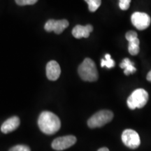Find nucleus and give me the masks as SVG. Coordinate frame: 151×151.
<instances>
[{
  "label": "nucleus",
  "instance_id": "1",
  "mask_svg": "<svg viewBox=\"0 0 151 151\" xmlns=\"http://www.w3.org/2000/svg\"><path fill=\"white\" fill-rule=\"evenodd\" d=\"M38 126L43 133L52 135L60 129L61 122L55 113L50 111H43L38 118Z\"/></svg>",
  "mask_w": 151,
  "mask_h": 151
},
{
  "label": "nucleus",
  "instance_id": "2",
  "mask_svg": "<svg viewBox=\"0 0 151 151\" xmlns=\"http://www.w3.org/2000/svg\"><path fill=\"white\" fill-rule=\"evenodd\" d=\"M78 74L82 80L94 82L98 79V71L94 61L90 58H86L79 66Z\"/></svg>",
  "mask_w": 151,
  "mask_h": 151
},
{
  "label": "nucleus",
  "instance_id": "3",
  "mask_svg": "<svg viewBox=\"0 0 151 151\" xmlns=\"http://www.w3.org/2000/svg\"><path fill=\"white\" fill-rule=\"evenodd\" d=\"M148 93L144 89L139 88L134 90L128 97L127 104L132 110L135 109H141L148 102Z\"/></svg>",
  "mask_w": 151,
  "mask_h": 151
},
{
  "label": "nucleus",
  "instance_id": "4",
  "mask_svg": "<svg viewBox=\"0 0 151 151\" xmlns=\"http://www.w3.org/2000/svg\"><path fill=\"white\" fill-rule=\"evenodd\" d=\"M113 113L109 110H101L94 113L88 120V125L90 128L103 127L113 120Z\"/></svg>",
  "mask_w": 151,
  "mask_h": 151
},
{
  "label": "nucleus",
  "instance_id": "5",
  "mask_svg": "<svg viewBox=\"0 0 151 151\" xmlns=\"http://www.w3.org/2000/svg\"><path fill=\"white\" fill-rule=\"evenodd\" d=\"M122 141L126 146L132 149L137 148L141 144L139 135L137 132L131 129H127L122 132Z\"/></svg>",
  "mask_w": 151,
  "mask_h": 151
},
{
  "label": "nucleus",
  "instance_id": "6",
  "mask_svg": "<svg viewBox=\"0 0 151 151\" xmlns=\"http://www.w3.org/2000/svg\"><path fill=\"white\" fill-rule=\"evenodd\" d=\"M131 20L132 24L139 30L147 29L150 24L151 19L146 13L135 12L132 15Z\"/></svg>",
  "mask_w": 151,
  "mask_h": 151
},
{
  "label": "nucleus",
  "instance_id": "7",
  "mask_svg": "<svg viewBox=\"0 0 151 151\" xmlns=\"http://www.w3.org/2000/svg\"><path fill=\"white\" fill-rule=\"evenodd\" d=\"M76 142V138L74 136L69 135L58 137L52 142V148L55 150H64L70 148Z\"/></svg>",
  "mask_w": 151,
  "mask_h": 151
},
{
  "label": "nucleus",
  "instance_id": "8",
  "mask_svg": "<svg viewBox=\"0 0 151 151\" xmlns=\"http://www.w3.org/2000/svg\"><path fill=\"white\" fill-rule=\"evenodd\" d=\"M69 21L65 19L63 20H53L50 19L46 22L44 29L46 31L50 32H54L55 33L60 35L69 26Z\"/></svg>",
  "mask_w": 151,
  "mask_h": 151
},
{
  "label": "nucleus",
  "instance_id": "9",
  "mask_svg": "<svg viewBox=\"0 0 151 151\" xmlns=\"http://www.w3.org/2000/svg\"><path fill=\"white\" fill-rule=\"evenodd\" d=\"M126 39L129 41L128 51L132 55H137L139 52V40L137 33L134 31H129L126 33Z\"/></svg>",
  "mask_w": 151,
  "mask_h": 151
},
{
  "label": "nucleus",
  "instance_id": "10",
  "mask_svg": "<svg viewBox=\"0 0 151 151\" xmlns=\"http://www.w3.org/2000/svg\"><path fill=\"white\" fill-rule=\"evenodd\" d=\"M61 69L59 64L55 60H51L46 65V76L50 81H57L59 78Z\"/></svg>",
  "mask_w": 151,
  "mask_h": 151
},
{
  "label": "nucleus",
  "instance_id": "11",
  "mask_svg": "<svg viewBox=\"0 0 151 151\" xmlns=\"http://www.w3.org/2000/svg\"><path fill=\"white\" fill-rule=\"evenodd\" d=\"M93 30V27L91 24H87L86 26L78 25L75 26L72 30V35L76 39H81V38H88L90 34Z\"/></svg>",
  "mask_w": 151,
  "mask_h": 151
},
{
  "label": "nucleus",
  "instance_id": "12",
  "mask_svg": "<svg viewBox=\"0 0 151 151\" xmlns=\"http://www.w3.org/2000/svg\"><path fill=\"white\" fill-rule=\"evenodd\" d=\"M20 119L18 117L14 116L9 118L4 122L1 127V131L4 134H8L16 130L20 125Z\"/></svg>",
  "mask_w": 151,
  "mask_h": 151
},
{
  "label": "nucleus",
  "instance_id": "13",
  "mask_svg": "<svg viewBox=\"0 0 151 151\" xmlns=\"http://www.w3.org/2000/svg\"><path fill=\"white\" fill-rule=\"evenodd\" d=\"M120 67L121 69H124V73L126 76H129L132 73H134L137 71L134 67V64L130 60L129 58H124L120 63Z\"/></svg>",
  "mask_w": 151,
  "mask_h": 151
},
{
  "label": "nucleus",
  "instance_id": "14",
  "mask_svg": "<svg viewBox=\"0 0 151 151\" xmlns=\"http://www.w3.org/2000/svg\"><path fill=\"white\" fill-rule=\"evenodd\" d=\"M101 67H106L109 69L113 68L115 67L114 60L111 58V55L109 54L105 55V58L101 60Z\"/></svg>",
  "mask_w": 151,
  "mask_h": 151
},
{
  "label": "nucleus",
  "instance_id": "15",
  "mask_svg": "<svg viewBox=\"0 0 151 151\" xmlns=\"http://www.w3.org/2000/svg\"><path fill=\"white\" fill-rule=\"evenodd\" d=\"M88 4V9L91 12H94L101 6V0H85Z\"/></svg>",
  "mask_w": 151,
  "mask_h": 151
},
{
  "label": "nucleus",
  "instance_id": "16",
  "mask_svg": "<svg viewBox=\"0 0 151 151\" xmlns=\"http://www.w3.org/2000/svg\"><path fill=\"white\" fill-rule=\"evenodd\" d=\"M9 151H31V150L25 145H17L10 148Z\"/></svg>",
  "mask_w": 151,
  "mask_h": 151
},
{
  "label": "nucleus",
  "instance_id": "17",
  "mask_svg": "<svg viewBox=\"0 0 151 151\" xmlns=\"http://www.w3.org/2000/svg\"><path fill=\"white\" fill-rule=\"evenodd\" d=\"M16 4L19 6L33 5L38 1V0H15Z\"/></svg>",
  "mask_w": 151,
  "mask_h": 151
},
{
  "label": "nucleus",
  "instance_id": "18",
  "mask_svg": "<svg viewBox=\"0 0 151 151\" xmlns=\"http://www.w3.org/2000/svg\"><path fill=\"white\" fill-rule=\"evenodd\" d=\"M130 2H131V0H120L119 6L122 10L126 11L129 8Z\"/></svg>",
  "mask_w": 151,
  "mask_h": 151
},
{
  "label": "nucleus",
  "instance_id": "19",
  "mask_svg": "<svg viewBox=\"0 0 151 151\" xmlns=\"http://www.w3.org/2000/svg\"><path fill=\"white\" fill-rule=\"evenodd\" d=\"M147 80L151 82V71H150L147 75Z\"/></svg>",
  "mask_w": 151,
  "mask_h": 151
},
{
  "label": "nucleus",
  "instance_id": "20",
  "mask_svg": "<svg viewBox=\"0 0 151 151\" xmlns=\"http://www.w3.org/2000/svg\"><path fill=\"white\" fill-rule=\"evenodd\" d=\"M97 151H110V150H109V149L107 148H105V147H104V148H99V150H98Z\"/></svg>",
  "mask_w": 151,
  "mask_h": 151
}]
</instances>
